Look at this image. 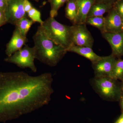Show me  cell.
<instances>
[{"label":"cell","instance_id":"52a82bcc","mask_svg":"<svg viewBox=\"0 0 123 123\" xmlns=\"http://www.w3.org/2000/svg\"><path fill=\"white\" fill-rule=\"evenodd\" d=\"M24 0H8L5 12L7 23L15 25L22 18L26 17L24 8Z\"/></svg>","mask_w":123,"mask_h":123},{"label":"cell","instance_id":"83f0119b","mask_svg":"<svg viewBox=\"0 0 123 123\" xmlns=\"http://www.w3.org/2000/svg\"><path fill=\"white\" fill-rule=\"evenodd\" d=\"M122 85H121V92H122V94H123V80H122Z\"/></svg>","mask_w":123,"mask_h":123},{"label":"cell","instance_id":"7a4b0ae2","mask_svg":"<svg viewBox=\"0 0 123 123\" xmlns=\"http://www.w3.org/2000/svg\"><path fill=\"white\" fill-rule=\"evenodd\" d=\"M33 38L35 59L49 66H56L68 52L66 49L49 39L38 29Z\"/></svg>","mask_w":123,"mask_h":123},{"label":"cell","instance_id":"44dd1931","mask_svg":"<svg viewBox=\"0 0 123 123\" xmlns=\"http://www.w3.org/2000/svg\"><path fill=\"white\" fill-rule=\"evenodd\" d=\"M113 8L120 15L123 21V0H118L114 3Z\"/></svg>","mask_w":123,"mask_h":123},{"label":"cell","instance_id":"9a60e30c","mask_svg":"<svg viewBox=\"0 0 123 123\" xmlns=\"http://www.w3.org/2000/svg\"><path fill=\"white\" fill-rule=\"evenodd\" d=\"M65 17L73 24H77L78 8L76 0H68L65 8Z\"/></svg>","mask_w":123,"mask_h":123},{"label":"cell","instance_id":"3957f363","mask_svg":"<svg viewBox=\"0 0 123 123\" xmlns=\"http://www.w3.org/2000/svg\"><path fill=\"white\" fill-rule=\"evenodd\" d=\"M38 29L49 39L67 50L73 44L70 26L60 23L55 18L50 17L38 27Z\"/></svg>","mask_w":123,"mask_h":123},{"label":"cell","instance_id":"cb8c5ba5","mask_svg":"<svg viewBox=\"0 0 123 123\" xmlns=\"http://www.w3.org/2000/svg\"><path fill=\"white\" fill-rule=\"evenodd\" d=\"M7 1L5 0H0V10L5 12L7 6Z\"/></svg>","mask_w":123,"mask_h":123},{"label":"cell","instance_id":"f546056e","mask_svg":"<svg viewBox=\"0 0 123 123\" xmlns=\"http://www.w3.org/2000/svg\"><path fill=\"white\" fill-rule=\"evenodd\" d=\"M122 115H123V114H122Z\"/></svg>","mask_w":123,"mask_h":123},{"label":"cell","instance_id":"5b68a950","mask_svg":"<svg viewBox=\"0 0 123 123\" xmlns=\"http://www.w3.org/2000/svg\"><path fill=\"white\" fill-rule=\"evenodd\" d=\"M114 79L109 77H95L94 85L96 90L104 98L111 100L120 99L121 88Z\"/></svg>","mask_w":123,"mask_h":123},{"label":"cell","instance_id":"5bb4252c","mask_svg":"<svg viewBox=\"0 0 123 123\" xmlns=\"http://www.w3.org/2000/svg\"><path fill=\"white\" fill-rule=\"evenodd\" d=\"M113 4L96 1L91 8L88 17L103 16L113 8ZM87 17V18H88Z\"/></svg>","mask_w":123,"mask_h":123},{"label":"cell","instance_id":"6da1fadb","mask_svg":"<svg viewBox=\"0 0 123 123\" xmlns=\"http://www.w3.org/2000/svg\"><path fill=\"white\" fill-rule=\"evenodd\" d=\"M50 73L31 76L0 72V123L18 118L48 105L54 90Z\"/></svg>","mask_w":123,"mask_h":123},{"label":"cell","instance_id":"e0dca14e","mask_svg":"<svg viewBox=\"0 0 123 123\" xmlns=\"http://www.w3.org/2000/svg\"><path fill=\"white\" fill-rule=\"evenodd\" d=\"M86 24L96 27L102 33L105 32V17L103 16L88 17L86 18Z\"/></svg>","mask_w":123,"mask_h":123},{"label":"cell","instance_id":"ffe728a7","mask_svg":"<svg viewBox=\"0 0 123 123\" xmlns=\"http://www.w3.org/2000/svg\"><path fill=\"white\" fill-rule=\"evenodd\" d=\"M27 14L31 20H32L35 23H38L40 25L43 24V21L41 18V13L37 9L33 7Z\"/></svg>","mask_w":123,"mask_h":123},{"label":"cell","instance_id":"4316f807","mask_svg":"<svg viewBox=\"0 0 123 123\" xmlns=\"http://www.w3.org/2000/svg\"><path fill=\"white\" fill-rule=\"evenodd\" d=\"M116 123H123V116L121 115V117L119 118Z\"/></svg>","mask_w":123,"mask_h":123},{"label":"cell","instance_id":"8992f818","mask_svg":"<svg viewBox=\"0 0 123 123\" xmlns=\"http://www.w3.org/2000/svg\"><path fill=\"white\" fill-rule=\"evenodd\" d=\"M71 40L72 44L77 46L92 48L93 38L85 24H76L70 26Z\"/></svg>","mask_w":123,"mask_h":123},{"label":"cell","instance_id":"2e32d148","mask_svg":"<svg viewBox=\"0 0 123 123\" xmlns=\"http://www.w3.org/2000/svg\"><path fill=\"white\" fill-rule=\"evenodd\" d=\"M35 23L32 20L28 19L26 17L21 18L15 24L20 31V33L24 37H26L27 35L31 26Z\"/></svg>","mask_w":123,"mask_h":123},{"label":"cell","instance_id":"7c38bea8","mask_svg":"<svg viewBox=\"0 0 123 123\" xmlns=\"http://www.w3.org/2000/svg\"><path fill=\"white\" fill-rule=\"evenodd\" d=\"M67 50L68 52H74L84 56L89 60L92 64L97 62L102 57L95 53L92 48L89 47L77 46L72 44Z\"/></svg>","mask_w":123,"mask_h":123},{"label":"cell","instance_id":"7402d4cb","mask_svg":"<svg viewBox=\"0 0 123 123\" xmlns=\"http://www.w3.org/2000/svg\"><path fill=\"white\" fill-rule=\"evenodd\" d=\"M7 23L4 11L0 10V27Z\"/></svg>","mask_w":123,"mask_h":123},{"label":"cell","instance_id":"484cf974","mask_svg":"<svg viewBox=\"0 0 123 123\" xmlns=\"http://www.w3.org/2000/svg\"><path fill=\"white\" fill-rule=\"evenodd\" d=\"M120 105L122 110H123V94H122L121 97H120Z\"/></svg>","mask_w":123,"mask_h":123},{"label":"cell","instance_id":"30bf717a","mask_svg":"<svg viewBox=\"0 0 123 123\" xmlns=\"http://www.w3.org/2000/svg\"><path fill=\"white\" fill-rule=\"evenodd\" d=\"M102 34L111 46L112 55L116 57L123 55V32H104Z\"/></svg>","mask_w":123,"mask_h":123},{"label":"cell","instance_id":"f1b7e54d","mask_svg":"<svg viewBox=\"0 0 123 123\" xmlns=\"http://www.w3.org/2000/svg\"><path fill=\"white\" fill-rule=\"evenodd\" d=\"M5 0L7 1L8 0Z\"/></svg>","mask_w":123,"mask_h":123},{"label":"cell","instance_id":"8fae6325","mask_svg":"<svg viewBox=\"0 0 123 123\" xmlns=\"http://www.w3.org/2000/svg\"><path fill=\"white\" fill-rule=\"evenodd\" d=\"M27 42V37L23 36L18 29L15 27L11 39L6 46L5 52L7 56H10L22 48Z\"/></svg>","mask_w":123,"mask_h":123},{"label":"cell","instance_id":"ac0fdd59","mask_svg":"<svg viewBox=\"0 0 123 123\" xmlns=\"http://www.w3.org/2000/svg\"><path fill=\"white\" fill-rule=\"evenodd\" d=\"M111 77L115 80H123V60H116Z\"/></svg>","mask_w":123,"mask_h":123},{"label":"cell","instance_id":"d4e9b609","mask_svg":"<svg viewBox=\"0 0 123 123\" xmlns=\"http://www.w3.org/2000/svg\"><path fill=\"white\" fill-rule=\"evenodd\" d=\"M118 0H97L96 1L105 2V3H111L114 4L115 2H116Z\"/></svg>","mask_w":123,"mask_h":123},{"label":"cell","instance_id":"ba28073f","mask_svg":"<svg viewBox=\"0 0 123 123\" xmlns=\"http://www.w3.org/2000/svg\"><path fill=\"white\" fill-rule=\"evenodd\" d=\"M116 57L111 54L102 58L92 64L95 77H111L112 70L116 62Z\"/></svg>","mask_w":123,"mask_h":123},{"label":"cell","instance_id":"603a6c76","mask_svg":"<svg viewBox=\"0 0 123 123\" xmlns=\"http://www.w3.org/2000/svg\"><path fill=\"white\" fill-rule=\"evenodd\" d=\"M23 6L24 10L26 13H27L33 8L31 4L28 0H24Z\"/></svg>","mask_w":123,"mask_h":123},{"label":"cell","instance_id":"d6986e66","mask_svg":"<svg viewBox=\"0 0 123 123\" xmlns=\"http://www.w3.org/2000/svg\"><path fill=\"white\" fill-rule=\"evenodd\" d=\"M68 0H49L51 6L50 17L55 18L58 14V11Z\"/></svg>","mask_w":123,"mask_h":123},{"label":"cell","instance_id":"277c9868","mask_svg":"<svg viewBox=\"0 0 123 123\" xmlns=\"http://www.w3.org/2000/svg\"><path fill=\"white\" fill-rule=\"evenodd\" d=\"M35 59V52L34 47L31 48L25 45L19 50L10 56H7L4 61L16 65L20 68L30 69L33 72H37V68L34 63Z\"/></svg>","mask_w":123,"mask_h":123},{"label":"cell","instance_id":"9c48e42d","mask_svg":"<svg viewBox=\"0 0 123 123\" xmlns=\"http://www.w3.org/2000/svg\"><path fill=\"white\" fill-rule=\"evenodd\" d=\"M105 32H123V21L120 15L112 8L105 17Z\"/></svg>","mask_w":123,"mask_h":123},{"label":"cell","instance_id":"4fadbf2b","mask_svg":"<svg viewBox=\"0 0 123 123\" xmlns=\"http://www.w3.org/2000/svg\"><path fill=\"white\" fill-rule=\"evenodd\" d=\"M97 0H76L78 8L77 24H85L91 8Z\"/></svg>","mask_w":123,"mask_h":123}]
</instances>
